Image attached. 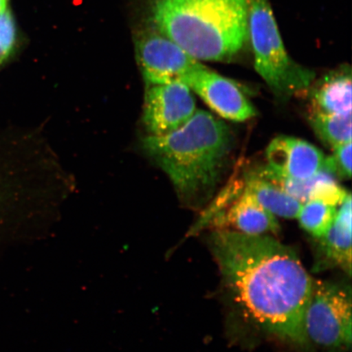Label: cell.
Instances as JSON below:
<instances>
[{
    "mask_svg": "<svg viewBox=\"0 0 352 352\" xmlns=\"http://www.w3.org/2000/svg\"><path fill=\"white\" fill-rule=\"evenodd\" d=\"M16 42V28L10 10L0 13V43L8 52H12Z\"/></svg>",
    "mask_w": 352,
    "mask_h": 352,
    "instance_id": "obj_18",
    "label": "cell"
},
{
    "mask_svg": "<svg viewBox=\"0 0 352 352\" xmlns=\"http://www.w3.org/2000/svg\"><path fill=\"white\" fill-rule=\"evenodd\" d=\"M136 60L146 86L182 82L204 67L183 48L155 30H145L135 38Z\"/></svg>",
    "mask_w": 352,
    "mask_h": 352,
    "instance_id": "obj_6",
    "label": "cell"
},
{
    "mask_svg": "<svg viewBox=\"0 0 352 352\" xmlns=\"http://www.w3.org/2000/svg\"><path fill=\"white\" fill-rule=\"evenodd\" d=\"M309 121L318 138L331 148L351 142V113L333 116L310 111Z\"/></svg>",
    "mask_w": 352,
    "mask_h": 352,
    "instance_id": "obj_15",
    "label": "cell"
},
{
    "mask_svg": "<svg viewBox=\"0 0 352 352\" xmlns=\"http://www.w3.org/2000/svg\"><path fill=\"white\" fill-rule=\"evenodd\" d=\"M245 189L275 217L296 219L301 210L300 201L257 171L245 176Z\"/></svg>",
    "mask_w": 352,
    "mask_h": 352,
    "instance_id": "obj_14",
    "label": "cell"
},
{
    "mask_svg": "<svg viewBox=\"0 0 352 352\" xmlns=\"http://www.w3.org/2000/svg\"><path fill=\"white\" fill-rule=\"evenodd\" d=\"M337 211V206L321 201H309L302 204L297 218L303 230L319 239L331 227Z\"/></svg>",
    "mask_w": 352,
    "mask_h": 352,
    "instance_id": "obj_16",
    "label": "cell"
},
{
    "mask_svg": "<svg viewBox=\"0 0 352 352\" xmlns=\"http://www.w3.org/2000/svg\"><path fill=\"white\" fill-rule=\"evenodd\" d=\"M266 160L267 166L258 170L264 177L299 180L322 170L325 157L305 140L281 135L268 144Z\"/></svg>",
    "mask_w": 352,
    "mask_h": 352,
    "instance_id": "obj_8",
    "label": "cell"
},
{
    "mask_svg": "<svg viewBox=\"0 0 352 352\" xmlns=\"http://www.w3.org/2000/svg\"><path fill=\"white\" fill-rule=\"evenodd\" d=\"M8 10V0H0V13Z\"/></svg>",
    "mask_w": 352,
    "mask_h": 352,
    "instance_id": "obj_19",
    "label": "cell"
},
{
    "mask_svg": "<svg viewBox=\"0 0 352 352\" xmlns=\"http://www.w3.org/2000/svg\"><path fill=\"white\" fill-rule=\"evenodd\" d=\"M217 230H230L252 236L267 235L280 230L278 221L245 190L210 223Z\"/></svg>",
    "mask_w": 352,
    "mask_h": 352,
    "instance_id": "obj_10",
    "label": "cell"
},
{
    "mask_svg": "<svg viewBox=\"0 0 352 352\" xmlns=\"http://www.w3.org/2000/svg\"><path fill=\"white\" fill-rule=\"evenodd\" d=\"M248 34L255 69L277 98L288 100L309 89L315 74L290 58L268 0H250Z\"/></svg>",
    "mask_w": 352,
    "mask_h": 352,
    "instance_id": "obj_4",
    "label": "cell"
},
{
    "mask_svg": "<svg viewBox=\"0 0 352 352\" xmlns=\"http://www.w3.org/2000/svg\"><path fill=\"white\" fill-rule=\"evenodd\" d=\"M352 82L350 68L342 67L321 78L311 89V111L333 116L351 113Z\"/></svg>",
    "mask_w": 352,
    "mask_h": 352,
    "instance_id": "obj_12",
    "label": "cell"
},
{
    "mask_svg": "<svg viewBox=\"0 0 352 352\" xmlns=\"http://www.w3.org/2000/svg\"><path fill=\"white\" fill-rule=\"evenodd\" d=\"M264 178L276 184L301 204L309 201H321L338 206L349 195V192L337 182L336 176L324 168L305 179Z\"/></svg>",
    "mask_w": 352,
    "mask_h": 352,
    "instance_id": "obj_13",
    "label": "cell"
},
{
    "mask_svg": "<svg viewBox=\"0 0 352 352\" xmlns=\"http://www.w3.org/2000/svg\"><path fill=\"white\" fill-rule=\"evenodd\" d=\"M333 155L325 157L324 169L336 177L347 179L351 176V142L333 148Z\"/></svg>",
    "mask_w": 352,
    "mask_h": 352,
    "instance_id": "obj_17",
    "label": "cell"
},
{
    "mask_svg": "<svg viewBox=\"0 0 352 352\" xmlns=\"http://www.w3.org/2000/svg\"><path fill=\"white\" fill-rule=\"evenodd\" d=\"M351 289L314 280L302 316L306 352H342L351 345Z\"/></svg>",
    "mask_w": 352,
    "mask_h": 352,
    "instance_id": "obj_5",
    "label": "cell"
},
{
    "mask_svg": "<svg viewBox=\"0 0 352 352\" xmlns=\"http://www.w3.org/2000/svg\"><path fill=\"white\" fill-rule=\"evenodd\" d=\"M186 85L204 100L220 117L243 122L256 116V111L234 81L204 68L193 73Z\"/></svg>",
    "mask_w": 352,
    "mask_h": 352,
    "instance_id": "obj_9",
    "label": "cell"
},
{
    "mask_svg": "<svg viewBox=\"0 0 352 352\" xmlns=\"http://www.w3.org/2000/svg\"><path fill=\"white\" fill-rule=\"evenodd\" d=\"M233 144L232 132L212 113L198 110L178 129L148 135L146 155L169 176L180 201L200 209L212 198L226 173Z\"/></svg>",
    "mask_w": 352,
    "mask_h": 352,
    "instance_id": "obj_2",
    "label": "cell"
},
{
    "mask_svg": "<svg viewBox=\"0 0 352 352\" xmlns=\"http://www.w3.org/2000/svg\"><path fill=\"white\" fill-rule=\"evenodd\" d=\"M208 244L245 318L306 352L302 316L314 280L296 253L274 237L230 230H215Z\"/></svg>",
    "mask_w": 352,
    "mask_h": 352,
    "instance_id": "obj_1",
    "label": "cell"
},
{
    "mask_svg": "<svg viewBox=\"0 0 352 352\" xmlns=\"http://www.w3.org/2000/svg\"><path fill=\"white\" fill-rule=\"evenodd\" d=\"M195 112L192 90L184 83L146 86L143 122L148 135L170 133L190 120Z\"/></svg>",
    "mask_w": 352,
    "mask_h": 352,
    "instance_id": "obj_7",
    "label": "cell"
},
{
    "mask_svg": "<svg viewBox=\"0 0 352 352\" xmlns=\"http://www.w3.org/2000/svg\"><path fill=\"white\" fill-rule=\"evenodd\" d=\"M319 240L316 272L340 267L351 274V197L350 193L340 204V210L329 231Z\"/></svg>",
    "mask_w": 352,
    "mask_h": 352,
    "instance_id": "obj_11",
    "label": "cell"
},
{
    "mask_svg": "<svg viewBox=\"0 0 352 352\" xmlns=\"http://www.w3.org/2000/svg\"><path fill=\"white\" fill-rule=\"evenodd\" d=\"M250 0H153L154 26L197 60L228 61L248 39Z\"/></svg>",
    "mask_w": 352,
    "mask_h": 352,
    "instance_id": "obj_3",
    "label": "cell"
}]
</instances>
